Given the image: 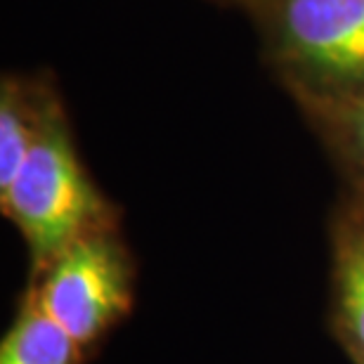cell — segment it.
Segmentation results:
<instances>
[{
	"label": "cell",
	"instance_id": "cell-1",
	"mask_svg": "<svg viewBox=\"0 0 364 364\" xmlns=\"http://www.w3.org/2000/svg\"><path fill=\"white\" fill-rule=\"evenodd\" d=\"M0 199L5 213L24 235L36 263L55 260L78 242L100 210L69 137L55 121L38 123L24 168Z\"/></svg>",
	"mask_w": 364,
	"mask_h": 364
},
{
	"label": "cell",
	"instance_id": "cell-2",
	"mask_svg": "<svg viewBox=\"0 0 364 364\" xmlns=\"http://www.w3.org/2000/svg\"><path fill=\"white\" fill-rule=\"evenodd\" d=\"M36 298L78 346H85L128 308L126 263L109 239L81 237L53 260Z\"/></svg>",
	"mask_w": 364,
	"mask_h": 364
},
{
	"label": "cell",
	"instance_id": "cell-3",
	"mask_svg": "<svg viewBox=\"0 0 364 364\" xmlns=\"http://www.w3.org/2000/svg\"><path fill=\"white\" fill-rule=\"evenodd\" d=\"M291 53L329 81H364V0H287Z\"/></svg>",
	"mask_w": 364,
	"mask_h": 364
},
{
	"label": "cell",
	"instance_id": "cell-4",
	"mask_svg": "<svg viewBox=\"0 0 364 364\" xmlns=\"http://www.w3.org/2000/svg\"><path fill=\"white\" fill-rule=\"evenodd\" d=\"M78 343L31 296L0 346V364H76Z\"/></svg>",
	"mask_w": 364,
	"mask_h": 364
},
{
	"label": "cell",
	"instance_id": "cell-5",
	"mask_svg": "<svg viewBox=\"0 0 364 364\" xmlns=\"http://www.w3.org/2000/svg\"><path fill=\"white\" fill-rule=\"evenodd\" d=\"M38 126H31L24 107L12 88H3L0 100V194L12 187L14 178L24 168Z\"/></svg>",
	"mask_w": 364,
	"mask_h": 364
},
{
	"label": "cell",
	"instance_id": "cell-6",
	"mask_svg": "<svg viewBox=\"0 0 364 364\" xmlns=\"http://www.w3.org/2000/svg\"><path fill=\"white\" fill-rule=\"evenodd\" d=\"M341 310L348 331L364 358V239L348 246L341 260Z\"/></svg>",
	"mask_w": 364,
	"mask_h": 364
},
{
	"label": "cell",
	"instance_id": "cell-7",
	"mask_svg": "<svg viewBox=\"0 0 364 364\" xmlns=\"http://www.w3.org/2000/svg\"><path fill=\"white\" fill-rule=\"evenodd\" d=\"M353 135L360 151L364 154V102H360V107L353 112Z\"/></svg>",
	"mask_w": 364,
	"mask_h": 364
}]
</instances>
